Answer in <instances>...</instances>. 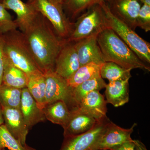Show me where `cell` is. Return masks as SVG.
<instances>
[{
  "label": "cell",
  "instance_id": "cell-10",
  "mask_svg": "<svg viewBox=\"0 0 150 150\" xmlns=\"http://www.w3.org/2000/svg\"><path fill=\"white\" fill-rule=\"evenodd\" d=\"M46 79L45 106L57 100L64 101L69 105L71 88L67 83V80L54 71L44 74Z\"/></svg>",
  "mask_w": 150,
  "mask_h": 150
},
{
  "label": "cell",
  "instance_id": "cell-19",
  "mask_svg": "<svg viewBox=\"0 0 150 150\" xmlns=\"http://www.w3.org/2000/svg\"><path fill=\"white\" fill-rule=\"evenodd\" d=\"M106 83L101 76L93 78L71 88L69 103L70 110L76 108L84 97L93 91H100L105 88Z\"/></svg>",
  "mask_w": 150,
  "mask_h": 150
},
{
  "label": "cell",
  "instance_id": "cell-38",
  "mask_svg": "<svg viewBox=\"0 0 150 150\" xmlns=\"http://www.w3.org/2000/svg\"><path fill=\"white\" fill-rule=\"evenodd\" d=\"M1 25H0V28H1Z\"/></svg>",
  "mask_w": 150,
  "mask_h": 150
},
{
  "label": "cell",
  "instance_id": "cell-16",
  "mask_svg": "<svg viewBox=\"0 0 150 150\" xmlns=\"http://www.w3.org/2000/svg\"><path fill=\"white\" fill-rule=\"evenodd\" d=\"M2 3L6 9L11 10L16 14L15 22L21 32L27 29L39 13L32 6L22 0H3Z\"/></svg>",
  "mask_w": 150,
  "mask_h": 150
},
{
  "label": "cell",
  "instance_id": "cell-23",
  "mask_svg": "<svg viewBox=\"0 0 150 150\" xmlns=\"http://www.w3.org/2000/svg\"><path fill=\"white\" fill-rule=\"evenodd\" d=\"M101 65L92 63L81 66L67 79L68 85L70 87L74 88L86 81L100 76V69Z\"/></svg>",
  "mask_w": 150,
  "mask_h": 150
},
{
  "label": "cell",
  "instance_id": "cell-18",
  "mask_svg": "<svg viewBox=\"0 0 150 150\" xmlns=\"http://www.w3.org/2000/svg\"><path fill=\"white\" fill-rule=\"evenodd\" d=\"M129 80L113 81L106 84L105 93L107 103L118 107L129 102Z\"/></svg>",
  "mask_w": 150,
  "mask_h": 150
},
{
  "label": "cell",
  "instance_id": "cell-5",
  "mask_svg": "<svg viewBox=\"0 0 150 150\" xmlns=\"http://www.w3.org/2000/svg\"><path fill=\"white\" fill-rule=\"evenodd\" d=\"M105 17L99 4L95 5L88 9L74 24L71 33L67 39L74 42L93 36H97L107 28Z\"/></svg>",
  "mask_w": 150,
  "mask_h": 150
},
{
  "label": "cell",
  "instance_id": "cell-11",
  "mask_svg": "<svg viewBox=\"0 0 150 150\" xmlns=\"http://www.w3.org/2000/svg\"><path fill=\"white\" fill-rule=\"evenodd\" d=\"M111 13L134 30L141 8L138 0H105Z\"/></svg>",
  "mask_w": 150,
  "mask_h": 150
},
{
  "label": "cell",
  "instance_id": "cell-26",
  "mask_svg": "<svg viewBox=\"0 0 150 150\" xmlns=\"http://www.w3.org/2000/svg\"><path fill=\"white\" fill-rule=\"evenodd\" d=\"M36 150L26 144L23 145L8 131L4 124L0 126V150Z\"/></svg>",
  "mask_w": 150,
  "mask_h": 150
},
{
  "label": "cell",
  "instance_id": "cell-35",
  "mask_svg": "<svg viewBox=\"0 0 150 150\" xmlns=\"http://www.w3.org/2000/svg\"><path fill=\"white\" fill-rule=\"evenodd\" d=\"M57 2H58L60 4L63 5L64 3V0H56Z\"/></svg>",
  "mask_w": 150,
  "mask_h": 150
},
{
  "label": "cell",
  "instance_id": "cell-34",
  "mask_svg": "<svg viewBox=\"0 0 150 150\" xmlns=\"http://www.w3.org/2000/svg\"><path fill=\"white\" fill-rule=\"evenodd\" d=\"M138 1L142 2L143 4H146L150 6V0H138Z\"/></svg>",
  "mask_w": 150,
  "mask_h": 150
},
{
  "label": "cell",
  "instance_id": "cell-12",
  "mask_svg": "<svg viewBox=\"0 0 150 150\" xmlns=\"http://www.w3.org/2000/svg\"><path fill=\"white\" fill-rule=\"evenodd\" d=\"M97 36L87 38L74 43L80 67L92 63L101 65L105 62L98 43Z\"/></svg>",
  "mask_w": 150,
  "mask_h": 150
},
{
  "label": "cell",
  "instance_id": "cell-32",
  "mask_svg": "<svg viewBox=\"0 0 150 150\" xmlns=\"http://www.w3.org/2000/svg\"><path fill=\"white\" fill-rule=\"evenodd\" d=\"M135 150H148L145 145L139 140H133Z\"/></svg>",
  "mask_w": 150,
  "mask_h": 150
},
{
  "label": "cell",
  "instance_id": "cell-22",
  "mask_svg": "<svg viewBox=\"0 0 150 150\" xmlns=\"http://www.w3.org/2000/svg\"><path fill=\"white\" fill-rule=\"evenodd\" d=\"M27 88L37 103L38 107L43 110L45 107L46 79L44 74L39 72L28 75Z\"/></svg>",
  "mask_w": 150,
  "mask_h": 150
},
{
  "label": "cell",
  "instance_id": "cell-37",
  "mask_svg": "<svg viewBox=\"0 0 150 150\" xmlns=\"http://www.w3.org/2000/svg\"><path fill=\"white\" fill-rule=\"evenodd\" d=\"M2 150H6V149H3Z\"/></svg>",
  "mask_w": 150,
  "mask_h": 150
},
{
  "label": "cell",
  "instance_id": "cell-4",
  "mask_svg": "<svg viewBox=\"0 0 150 150\" xmlns=\"http://www.w3.org/2000/svg\"><path fill=\"white\" fill-rule=\"evenodd\" d=\"M100 5L104 13L107 27L112 30L142 61L150 63V44L110 11L105 0Z\"/></svg>",
  "mask_w": 150,
  "mask_h": 150
},
{
  "label": "cell",
  "instance_id": "cell-30",
  "mask_svg": "<svg viewBox=\"0 0 150 150\" xmlns=\"http://www.w3.org/2000/svg\"><path fill=\"white\" fill-rule=\"evenodd\" d=\"M4 64V55L3 50L2 33L0 32V85L2 83Z\"/></svg>",
  "mask_w": 150,
  "mask_h": 150
},
{
  "label": "cell",
  "instance_id": "cell-25",
  "mask_svg": "<svg viewBox=\"0 0 150 150\" xmlns=\"http://www.w3.org/2000/svg\"><path fill=\"white\" fill-rule=\"evenodd\" d=\"M21 89L2 83L0 85V104L2 107L20 109Z\"/></svg>",
  "mask_w": 150,
  "mask_h": 150
},
{
  "label": "cell",
  "instance_id": "cell-33",
  "mask_svg": "<svg viewBox=\"0 0 150 150\" xmlns=\"http://www.w3.org/2000/svg\"><path fill=\"white\" fill-rule=\"evenodd\" d=\"M4 124V120L3 118L2 109V106L0 104V126Z\"/></svg>",
  "mask_w": 150,
  "mask_h": 150
},
{
  "label": "cell",
  "instance_id": "cell-15",
  "mask_svg": "<svg viewBox=\"0 0 150 150\" xmlns=\"http://www.w3.org/2000/svg\"><path fill=\"white\" fill-rule=\"evenodd\" d=\"M106 104V100L99 91H93L84 97L75 108L91 115L98 121H101L107 118Z\"/></svg>",
  "mask_w": 150,
  "mask_h": 150
},
{
  "label": "cell",
  "instance_id": "cell-27",
  "mask_svg": "<svg viewBox=\"0 0 150 150\" xmlns=\"http://www.w3.org/2000/svg\"><path fill=\"white\" fill-rule=\"evenodd\" d=\"M104 0H66L65 7L72 17L95 5L99 4Z\"/></svg>",
  "mask_w": 150,
  "mask_h": 150
},
{
  "label": "cell",
  "instance_id": "cell-7",
  "mask_svg": "<svg viewBox=\"0 0 150 150\" xmlns=\"http://www.w3.org/2000/svg\"><path fill=\"white\" fill-rule=\"evenodd\" d=\"M110 120L107 118L98 122L91 130L77 136L64 137L59 150H95Z\"/></svg>",
  "mask_w": 150,
  "mask_h": 150
},
{
  "label": "cell",
  "instance_id": "cell-21",
  "mask_svg": "<svg viewBox=\"0 0 150 150\" xmlns=\"http://www.w3.org/2000/svg\"><path fill=\"white\" fill-rule=\"evenodd\" d=\"M28 78L26 73L12 64L4 56L2 83L22 89L26 88Z\"/></svg>",
  "mask_w": 150,
  "mask_h": 150
},
{
  "label": "cell",
  "instance_id": "cell-8",
  "mask_svg": "<svg viewBox=\"0 0 150 150\" xmlns=\"http://www.w3.org/2000/svg\"><path fill=\"white\" fill-rule=\"evenodd\" d=\"M80 67V65L74 44L65 40L56 59L54 72L67 80Z\"/></svg>",
  "mask_w": 150,
  "mask_h": 150
},
{
  "label": "cell",
  "instance_id": "cell-9",
  "mask_svg": "<svg viewBox=\"0 0 150 150\" xmlns=\"http://www.w3.org/2000/svg\"><path fill=\"white\" fill-rule=\"evenodd\" d=\"M136 126L137 123H134L129 129H123L109 121L95 150H110L125 142L133 141L131 135Z\"/></svg>",
  "mask_w": 150,
  "mask_h": 150
},
{
  "label": "cell",
  "instance_id": "cell-6",
  "mask_svg": "<svg viewBox=\"0 0 150 150\" xmlns=\"http://www.w3.org/2000/svg\"><path fill=\"white\" fill-rule=\"evenodd\" d=\"M27 3L48 20L61 39L70 37L74 24L66 16L63 5L56 0H28Z\"/></svg>",
  "mask_w": 150,
  "mask_h": 150
},
{
  "label": "cell",
  "instance_id": "cell-14",
  "mask_svg": "<svg viewBox=\"0 0 150 150\" xmlns=\"http://www.w3.org/2000/svg\"><path fill=\"white\" fill-rule=\"evenodd\" d=\"M71 110V113L69 119L63 128L64 137L77 136L86 133L93 129L99 121L78 108Z\"/></svg>",
  "mask_w": 150,
  "mask_h": 150
},
{
  "label": "cell",
  "instance_id": "cell-29",
  "mask_svg": "<svg viewBox=\"0 0 150 150\" xmlns=\"http://www.w3.org/2000/svg\"><path fill=\"white\" fill-rule=\"evenodd\" d=\"M137 26L146 32L150 31V6L143 4L141 6L137 19Z\"/></svg>",
  "mask_w": 150,
  "mask_h": 150
},
{
  "label": "cell",
  "instance_id": "cell-17",
  "mask_svg": "<svg viewBox=\"0 0 150 150\" xmlns=\"http://www.w3.org/2000/svg\"><path fill=\"white\" fill-rule=\"evenodd\" d=\"M20 110L25 122L29 129L37 123L46 120L43 110L38 107L27 88L22 89Z\"/></svg>",
  "mask_w": 150,
  "mask_h": 150
},
{
  "label": "cell",
  "instance_id": "cell-28",
  "mask_svg": "<svg viewBox=\"0 0 150 150\" xmlns=\"http://www.w3.org/2000/svg\"><path fill=\"white\" fill-rule=\"evenodd\" d=\"M0 32L2 33L16 29L17 26L14 21L13 20L11 15L0 2Z\"/></svg>",
  "mask_w": 150,
  "mask_h": 150
},
{
  "label": "cell",
  "instance_id": "cell-36",
  "mask_svg": "<svg viewBox=\"0 0 150 150\" xmlns=\"http://www.w3.org/2000/svg\"><path fill=\"white\" fill-rule=\"evenodd\" d=\"M3 0H0V2H2V1Z\"/></svg>",
  "mask_w": 150,
  "mask_h": 150
},
{
  "label": "cell",
  "instance_id": "cell-31",
  "mask_svg": "<svg viewBox=\"0 0 150 150\" xmlns=\"http://www.w3.org/2000/svg\"><path fill=\"white\" fill-rule=\"evenodd\" d=\"M110 150H135V144L133 140L114 147Z\"/></svg>",
  "mask_w": 150,
  "mask_h": 150
},
{
  "label": "cell",
  "instance_id": "cell-20",
  "mask_svg": "<svg viewBox=\"0 0 150 150\" xmlns=\"http://www.w3.org/2000/svg\"><path fill=\"white\" fill-rule=\"evenodd\" d=\"M43 110L46 119L63 128L69 121L71 113L67 103L62 100L46 105Z\"/></svg>",
  "mask_w": 150,
  "mask_h": 150
},
{
  "label": "cell",
  "instance_id": "cell-2",
  "mask_svg": "<svg viewBox=\"0 0 150 150\" xmlns=\"http://www.w3.org/2000/svg\"><path fill=\"white\" fill-rule=\"evenodd\" d=\"M105 62H112L126 69L150 71V67L143 62L112 30H103L97 37Z\"/></svg>",
  "mask_w": 150,
  "mask_h": 150
},
{
  "label": "cell",
  "instance_id": "cell-1",
  "mask_svg": "<svg viewBox=\"0 0 150 150\" xmlns=\"http://www.w3.org/2000/svg\"><path fill=\"white\" fill-rule=\"evenodd\" d=\"M22 33L39 70L43 74L54 71L56 58L65 40L58 36L51 23L39 13Z\"/></svg>",
  "mask_w": 150,
  "mask_h": 150
},
{
  "label": "cell",
  "instance_id": "cell-3",
  "mask_svg": "<svg viewBox=\"0 0 150 150\" xmlns=\"http://www.w3.org/2000/svg\"><path fill=\"white\" fill-rule=\"evenodd\" d=\"M2 33L4 55L12 64L28 75L41 72L35 64L22 33L16 29Z\"/></svg>",
  "mask_w": 150,
  "mask_h": 150
},
{
  "label": "cell",
  "instance_id": "cell-24",
  "mask_svg": "<svg viewBox=\"0 0 150 150\" xmlns=\"http://www.w3.org/2000/svg\"><path fill=\"white\" fill-rule=\"evenodd\" d=\"M131 69H126L112 62H105L100 67V75L109 82L130 79Z\"/></svg>",
  "mask_w": 150,
  "mask_h": 150
},
{
  "label": "cell",
  "instance_id": "cell-13",
  "mask_svg": "<svg viewBox=\"0 0 150 150\" xmlns=\"http://www.w3.org/2000/svg\"><path fill=\"white\" fill-rule=\"evenodd\" d=\"M4 124L10 133L22 144L25 145L29 129L25 122L20 109L2 107Z\"/></svg>",
  "mask_w": 150,
  "mask_h": 150
}]
</instances>
